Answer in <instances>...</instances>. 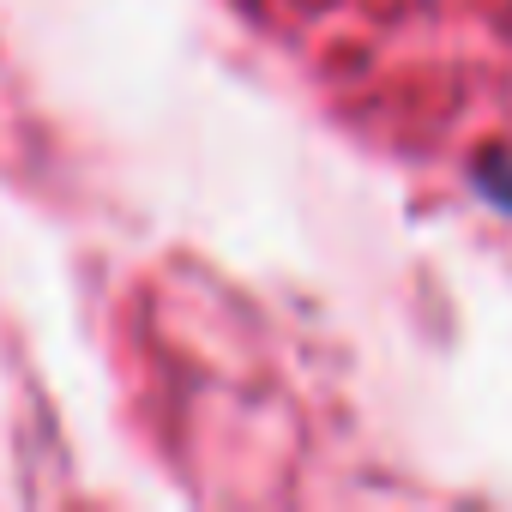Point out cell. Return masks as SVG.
<instances>
[{
    "mask_svg": "<svg viewBox=\"0 0 512 512\" xmlns=\"http://www.w3.org/2000/svg\"><path fill=\"white\" fill-rule=\"evenodd\" d=\"M476 187L512 211V157H482V163H476Z\"/></svg>",
    "mask_w": 512,
    "mask_h": 512,
    "instance_id": "6da1fadb",
    "label": "cell"
}]
</instances>
